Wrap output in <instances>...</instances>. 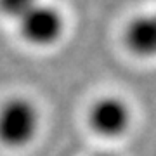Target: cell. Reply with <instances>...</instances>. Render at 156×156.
Returning <instances> with one entry per match:
<instances>
[{
  "mask_svg": "<svg viewBox=\"0 0 156 156\" xmlns=\"http://www.w3.org/2000/svg\"><path fill=\"white\" fill-rule=\"evenodd\" d=\"M38 109L28 99L16 97L0 108V142L9 147L30 144L38 132Z\"/></svg>",
  "mask_w": 156,
  "mask_h": 156,
  "instance_id": "1",
  "label": "cell"
},
{
  "mask_svg": "<svg viewBox=\"0 0 156 156\" xmlns=\"http://www.w3.org/2000/svg\"><path fill=\"white\" fill-rule=\"evenodd\" d=\"M19 33L28 44L47 47L56 44L64 33V17L54 5L42 4L37 5L17 21Z\"/></svg>",
  "mask_w": 156,
  "mask_h": 156,
  "instance_id": "2",
  "label": "cell"
},
{
  "mask_svg": "<svg viewBox=\"0 0 156 156\" xmlns=\"http://www.w3.org/2000/svg\"><path fill=\"white\" fill-rule=\"evenodd\" d=\"M132 113L120 97H102L95 101L89 111V125L102 137H120L128 130Z\"/></svg>",
  "mask_w": 156,
  "mask_h": 156,
  "instance_id": "3",
  "label": "cell"
},
{
  "mask_svg": "<svg viewBox=\"0 0 156 156\" xmlns=\"http://www.w3.org/2000/svg\"><path fill=\"white\" fill-rule=\"evenodd\" d=\"M125 45L139 57H156V12L139 16L128 23Z\"/></svg>",
  "mask_w": 156,
  "mask_h": 156,
  "instance_id": "4",
  "label": "cell"
},
{
  "mask_svg": "<svg viewBox=\"0 0 156 156\" xmlns=\"http://www.w3.org/2000/svg\"><path fill=\"white\" fill-rule=\"evenodd\" d=\"M40 0H0V12L14 21H19Z\"/></svg>",
  "mask_w": 156,
  "mask_h": 156,
  "instance_id": "5",
  "label": "cell"
},
{
  "mask_svg": "<svg viewBox=\"0 0 156 156\" xmlns=\"http://www.w3.org/2000/svg\"><path fill=\"white\" fill-rule=\"evenodd\" d=\"M95 156H115V154H111V153H97Z\"/></svg>",
  "mask_w": 156,
  "mask_h": 156,
  "instance_id": "6",
  "label": "cell"
}]
</instances>
